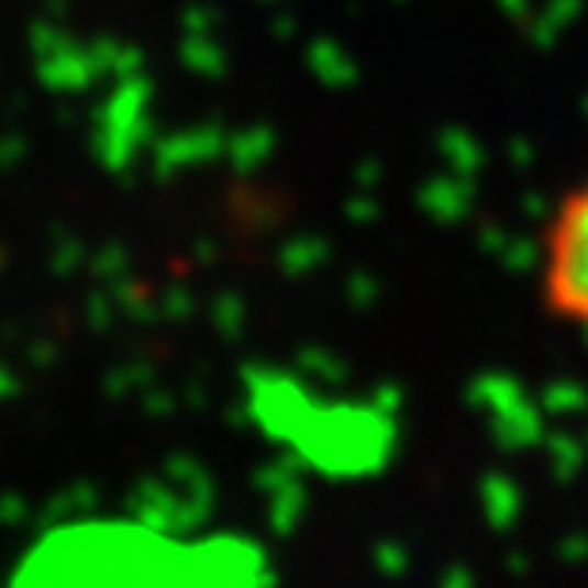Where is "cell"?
<instances>
[{"label":"cell","mask_w":588,"mask_h":588,"mask_svg":"<svg viewBox=\"0 0 588 588\" xmlns=\"http://www.w3.org/2000/svg\"><path fill=\"white\" fill-rule=\"evenodd\" d=\"M543 306L588 329V180L558 203L543 241Z\"/></svg>","instance_id":"cell-1"}]
</instances>
